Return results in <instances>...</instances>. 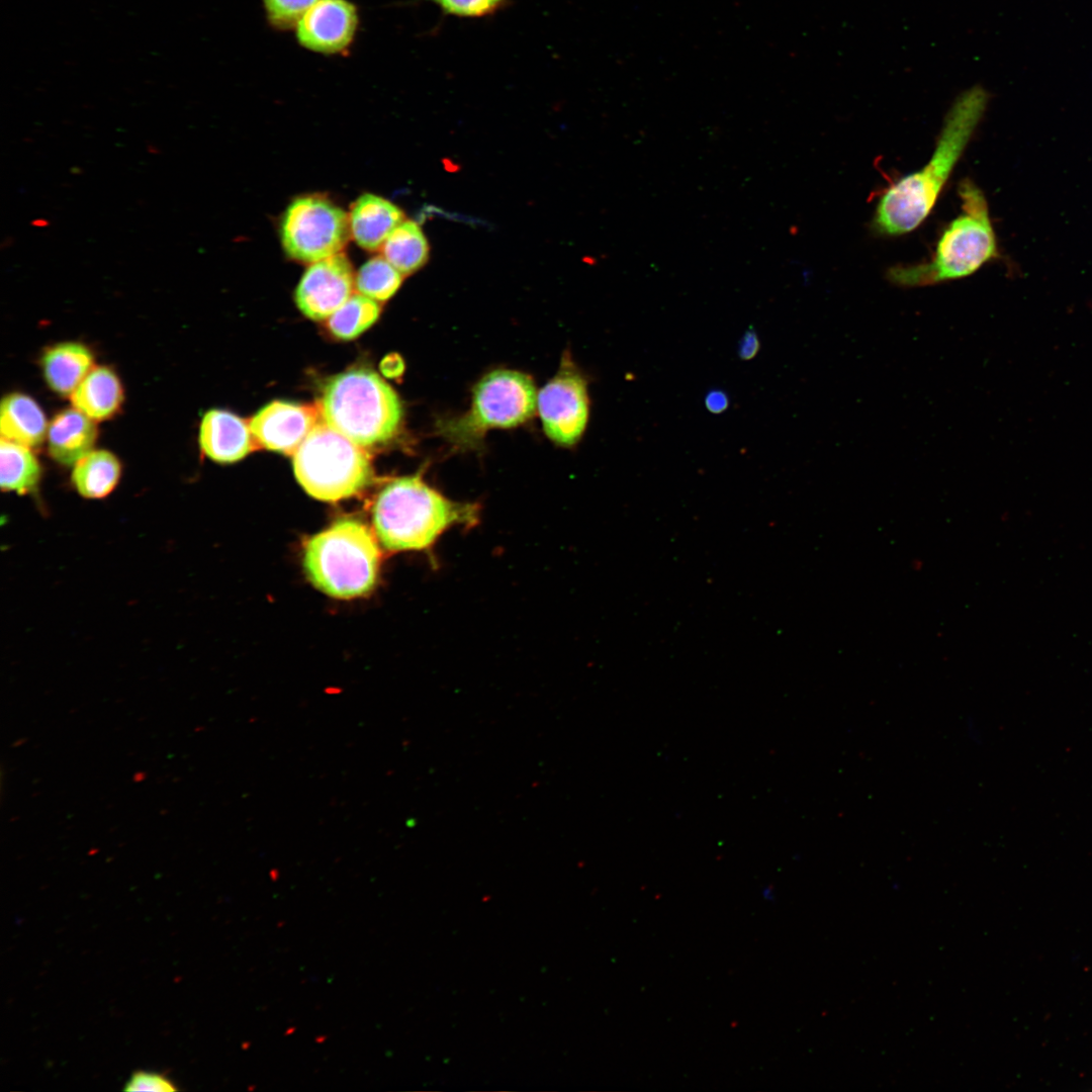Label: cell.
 Instances as JSON below:
<instances>
[{
    "label": "cell",
    "instance_id": "cell-1",
    "mask_svg": "<svg viewBox=\"0 0 1092 1092\" xmlns=\"http://www.w3.org/2000/svg\"><path fill=\"white\" fill-rule=\"evenodd\" d=\"M990 101L982 85L961 92L946 112L934 151L919 170L892 184L876 206L873 226L883 236H901L928 216L965 152Z\"/></svg>",
    "mask_w": 1092,
    "mask_h": 1092
},
{
    "label": "cell",
    "instance_id": "cell-2",
    "mask_svg": "<svg viewBox=\"0 0 1092 1092\" xmlns=\"http://www.w3.org/2000/svg\"><path fill=\"white\" fill-rule=\"evenodd\" d=\"M480 511L476 503L448 498L417 474L395 478L382 487L373 505L372 522L386 550L425 551L453 528L477 526Z\"/></svg>",
    "mask_w": 1092,
    "mask_h": 1092
},
{
    "label": "cell",
    "instance_id": "cell-7",
    "mask_svg": "<svg viewBox=\"0 0 1092 1092\" xmlns=\"http://www.w3.org/2000/svg\"><path fill=\"white\" fill-rule=\"evenodd\" d=\"M363 447L320 421L297 448L294 474L312 497L338 502L361 492L373 470Z\"/></svg>",
    "mask_w": 1092,
    "mask_h": 1092
},
{
    "label": "cell",
    "instance_id": "cell-21",
    "mask_svg": "<svg viewBox=\"0 0 1092 1092\" xmlns=\"http://www.w3.org/2000/svg\"><path fill=\"white\" fill-rule=\"evenodd\" d=\"M1 488L25 494L37 486L41 468L30 448L1 438Z\"/></svg>",
    "mask_w": 1092,
    "mask_h": 1092
},
{
    "label": "cell",
    "instance_id": "cell-11",
    "mask_svg": "<svg viewBox=\"0 0 1092 1092\" xmlns=\"http://www.w3.org/2000/svg\"><path fill=\"white\" fill-rule=\"evenodd\" d=\"M354 273L349 259L338 253L311 263L295 290V301L307 317L329 318L353 294Z\"/></svg>",
    "mask_w": 1092,
    "mask_h": 1092
},
{
    "label": "cell",
    "instance_id": "cell-27",
    "mask_svg": "<svg viewBox=\"0 0 1092 1092\" xmlns=\"http://www.w3.org/2000/svg\"><path fill=\"white\" fill-rule=\"evenodd\" d=\"M760 349V343L753 327H749L741 337L738 344V356L748 361L753 359Z\"/></svg>",
    "mask_w": 1092,
    "mask_h": 1092
},
{
    "label": "cell",
    "instance_id": "cell-3",
    "mask_svg": "<svg viewBox=\"0 0 1092 1092\" xmlns=\"http://www.w3.org/2000/svg\"><path fill=\"white\" fill-rule=\"evenodd\" d=\"M959 195L962 212L940 235L931 259L890 268L887 277L891 283L913 288L965 278L998 256L984 193L972 180L965 179L959 185Z\"/></svg>",
    "mask_w": 1092,
    "mask_h": 1092
},
{
    "label": "cell",
    "instance_id": "cell-14",
    "mask_svg": "<svg viewBox=\"0 0 1092 1092\" xmlns=\"http://www.w3.org/2000/svg\"><path fill=\"white\" fill-rule=\"evenodd\" d=\"M349 220L354 241L367 251H376L404 220V214L389 200L366 193L352 205Z\"/></svg>",
    "mask_w": 1092,
    "mask_h": 1092
},
{
    "label": "cell",
    "instance_id": "cell-20",
    "mask_svg": "<svg viewBox=\"0 0 1092 1092\" xmlns=\"http://www.w3.org/2000/svg\"><path fill=\"white\" fill-rule=\"evenodd\" d=\"M383 257L402 275L423 267L429 259V244L420 225L403 220L389 235L382 248Z\"/></svg>",
    "mask_w": 1092,
    "mask_h": 1092
},
{
    "label": "cell",
    "instance_id": "cell-10",
    "mask_svg": "<svg viewBox=\"0 0 1092 1092\" xmlns=\"http://www.w3.org/2000/svg\"><path fill=\"white\" fill-rule=\"evenodd\" d=\"M360 23L357 5L350 0H318L299 19L295 37L300 47L326 55H346Z\"/></svg>",
    "mask_w": 1092,
    "mask_h": 1092
},
{
    "label": "cell",
    "instance_id": "cell-13",
    "mask_svg": "<svg viewBox=\"0 0 1092 1092\" xmlns=\"http://www.w3.org/2000/svg\"><path fill=\"white\" fill-rule=\"evenodd\" d=\"M199 444L208 458L220 463L239 461L258 445L249 424L222 410H211L203 416Z\"/></svg>",
    "mask_w": 1092,
    "mask_h": 1092
},
{
    "label": "cell",
    "instance_id": "cell-9",
    "mask_svg": "<svg viewBox=\"0 0 1092 1092\" xmlns=\"http://www.w3.org/2000/svg\"><path fill=\"white\" fill-rule=\"evenodd\" d=\"M537 407L545 434L558 445H574L588 419L586 381L568 356L556 375L537 395Z\"/></svg>",
    "mask_w": 1092,
    "mask_h": 1092
},
{
    "label": "cell",
    "instance_id": "cell-31",
    "mask_svg": "<svg viewBox=\"0 0 1092 1092\" xmlns=\"http://www.w3.org/2000/svg\"><path fill=\"white\" fill-rule=\"evenodd\" d=\"M12 243H13V239L10 236L6 237L1 243V249H5V248L11 246Z\"/></svg>",
    "mask_w": 1092,
    "mask_h": 1092
},
{
    "label": "cell",
    "instance_id": "cell-6",
    "mask_svg": "<svg viewBox=\"0 0 1092 1092\" xmlns=\"http://www.w3.org/2000/svg\"><path fill=\"white\" fill-rule=\"evenodd\" d=\"M536 407V388L529 375L494 370L473 387L469 410L439 421L438 431L459 450L477 449L488 430L517 427L531 419Z\"/></svg>",
    "mask_w": 1092,
    "mask_h": 1092
},
{
    "label": "cell",
    "instance_id": "cell-19",
    "mask_svg": "<svg viewBox=\"0 0 1092 1092\" xmlns=\"http://www.w3.org/2000/svg\"><path fill=\"white\" fill-rule=\"evenodd\" d=\"M73 466V485L86 498L107 496L120 478L119 460L106 450H92Z\"/></svg>",
    "mask_w": 1092,
    "mask_h": 1092
},
{
    "label": "cell",
    "instance_id": "cell-15",
    "mask_svg": "<svg viewBox=\"0 0 1092 1092\" xmlns=\"http://www.w3.org/2000/svg\"><path fill=\"white\" fill-rule=\"evenodd\" d=\"M47 435L51 456L61 464L75 465L92 451L97 429L94 420L74 407L56 415Z\"/></svg>",
    "mask_w": 1092,
    "mask_h": 1092
},
{
    "label": "cell",
    "instance_id": "cell-5",
    "mask_svg": "<svg viewBox=\"0 0 1092 1092\" xmlns=\"http://www.w3.org/2000/svg\"><path fill=\"white\" fill-rule=\"evenodd\" d=\"M380 551L372 531L360 520L342 518L309 538L303 567L309 581L336 599L370 593L377 580Z\"/></svg>",
    "mask_w": 1092,
    "mask_h": 1092
},
{
    "label": "cell",
    "instance_id": "cell-24",
    "mask_svg": "<svg viewBox=\"0 0 1092 1092\" xmlns=\"http://www.w3.org/2000/svg\"><path fill=\"white\" fill-rule=\"evenodd\" d=\"M318 0H262L267 23L277 31L295 28L299 19Z\"/></svg>",
    "mask_w": 1092,
    "mask_h": 1092
},
{
    "label": "cell",
    "instance_id": "cell-22",
    "mask_svg": "<svg viewBox=\"0 0 1092 1092\" xmlns=\"http://www.w3.org/2000/svg\"><path fill=\"white\" fill-rule=\"evenodd\" d=\"M379 311V305L374 299L361 293L352 294L328 318V328L337 338L351 340L372 326Z\"/></svg>",
    "mask_w": 1092,
    "mask_h": 1092
},
{
    "label": "cell",
    "instance_id": "cell-8",
    "mask_svg": "<svg viewBox=\"0 0 1092 1092\" xmlns=\"http://www.w3.org/2000/svg\"><path fill=\"white\" fill-rule=\"evenodd\" d=\"M350 236L349 215L318 195L293 200L281 222L285 252L303 263H313L340 253Z\"/></svg>",
    "mask_w": 1092,
    "mask_h": 1092
},
{
    "label": "cell",
    "instance_id": "cell-12",
    "mask_svg": "<svg viewBox=\"0 0 1092 1092\" xmlns=\"http://www.w3.org/2000/svg\"><path fill=\"white\" fill-rule=\"evenodd\" d=\"M321 418L318 407L275 400L262 407L249 426L258 445L293 455Z\"/></svg>",
    "mask_w": 1092,
    "mask_h": 1092
},
{
    "label": "cell",
    "instance_id": "cell-30",
    "mask_svg": "<svg viewBox=\"0 0 1092 1092\" xmlns=\"http://www.w3.org/2000/svg\"><path fill=\"white\" fill-rule=\"evenodd\" d=\"M30 223H31V225H34V226H37V228H44L48 224H50V221H48L44 218H36V219H33Z\"/></svg>",
    "mask_w": 1092,
    "mask_h": 1092
},
{
    "label": "cell",
    "instance_id": "cell-25",
    "mask_svg": "<svg viewBox=\"0 0 1092 1092\" xmlns=\"http://www.w3.org/2000/svg\"><path fill=\"white\" fill-rule=\"evenodd\" d=\"M436 5L443 16L483 18L492 16L511 4V0H417Z\"/></svg>",
    "mask_w": 1092,
    "mask_h": 1092
},
{
    "label": "cell",
    "instance_id": "cell-29",
    "mask_svg": "<svg viewBox=\"0 0 1092 1092\" xmlns=\"http://www.w3.org/2000/svg\"><path fill=\"white\" fill-rule=\"evenodd\" d=\"M382 372L388 377H395L403 370V363L398 356L390 355L380 364Z\"/></svg>",
    "mask_w": 1092,
    "mask_h": 1092
},
{
    "label": "cell",
    "instance_id": "cell-4",
    "mask_svg": "<svg viewBox=\"0 0 1092 1092\" xmlns=\"http://www.w3.org/2000/svg\"><path fill=\"white\" fill-rule=\"evenodd\" d=\"M323 421L361 447L392 439L402 422L400 399L369 369H353L330 379L317 405Z\"/></svg>",
    "mask_w": 1092,
    "mask_h": 1092
},
{
    "label": "cell",
    "instance_id": "cell-17",
    "mask_svg": "<svg viewBox=\"0 0 1092 1092\" xmlns=\"http://www.w3.org/2000/svg\"><path fill=\"white\" fill-rule=\"evenodd\" d=\"M48 424L39 405L28 395L11 393L1 401V438L29 448L40 445L48 434Z\"/></svg>",
    "mask_w": 1092,
    "mask_h": 1092
},
{
    "label": "cell",
    "instance_id": "cell-16",
    "mask_svg": "<svg viewBox=\"0 0 1092 1092\" xmlns=\"http://www.w3.org/2000/svg\"><path fill=\"white\" fill-rule=\"evenodd\" d=\"M41 368L49 386L61 395H72L93 368V356L82 344L55 345L42 355Z\"/></svg>",
    "mask_w": 1092,
    "mask_h": 1092
},
{
    "label": "cell",
    "instance_id": "cell-32",
    "mask_svg": "<svg viewBox=\"0 0 1092 1092\" xmlns=\"http://www.w3.org/2000/svg\"><path fill=\"white\" fill-rule=\"evenodd\" d=\"M147 150H148L149 153L155 154V155L160 153L159 149L155 145H151V144H148Z\"/></svg>",
    "mask_w": 1092,
    "mask_h": 1092
},
{
    "label": "cell",
    "instance_id": "cell-28",
    "mask_svg": "<svg viewBox=\"0 0 1092 1092\" xmlns=\"http://www.w3.org/2000/svg\"><path fill=\"white\" fill-rule=\"evenodd\" d=\"M706 408L712 414H721L729 406V397L722 389H711L705 397Z\"/></svg>",
    "mask_w": 1092,
    "mask_h": 1092
},
{
    "label": "cell",
    "instance_id": "cell-18",
    "mask_svg": "<svg viewBox=\"0 0 1092 1092\" xmlns=\"http://www.w3.org/2000/svg\"><path fill=\"white\" fill-rule=\"evenodd\" d=\"M122 398V386L117 375L103 366L93 367L71 395L74 407L94 421L112 417Z\"/></svg>",
    "mask_w": 1092,
    "mask_h": 1092
},
{
    "label": "cell",
    "instance_id": "cell-26",
    "mask_svg": "<svg viewBox=\"0 0 1092 1092\" xmlns=\"http://www.w3.org/2000/svg\"><path fill=\"white\" fill-rule=\"evenodd\" d=\"M125 1091L172 1092L177 1087L165 1076L151 1072H136L124 1087Z\"/></svg>",
    "mask_w": 1092,
    "mask_h": 1092
},
{
    "label": "cell",
    "instance_id": "cell-23",
    "mask_svg": "<svg viewBox=\"0 0 1092 1092\" xmlns=\"http://www.w3.org/2000/svg\"><path fill=\"white\" fill-rule=\"evenodd\" d=\"M402 274L383 256L373 257L359 269L355 285L359 293L374 300H386L399 288Z\"/></svg>",
    "mask_w": 1092,
    "mask_h": 1092
}]
</instances>
